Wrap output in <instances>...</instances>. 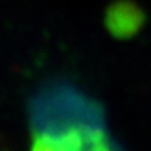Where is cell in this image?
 Instances as JSON below:
<instances>
[{
	"label": "cell",
	"mask_w": 151,
	"mask_h": 151,
	"mask_svg": "<svg viewBox=\"0 0 151 151\" xmlns=\"http://www.w3.org/2000/svg\"><path fill=\"white\" fill-rule=\"evenodd\" d=\"M34 150H108L111 146L103 111L71 85L40 88L29 105Z\"/></svg>",
	"instance_id": "6da1fadb"
},
{
	"label": "cell",
	"mask_w": 151,
	"mask_h": 151,
	"mask_svg": "<svg viewBox=\"0 0 151 151\" xmlns=\"http://www.w3.org/2000/svg\"><path fill=\"white\" fill-rule=\"evenodd\" d=\"M138 13H137L135 6H130L127 3H119L114 5L113 10L109 12L108 16V24H109L111 31L114 34H129L137 29L138 24Z\"/></svg>",
	"instance_id": "7a4b0ae2"
}]
</instances>
